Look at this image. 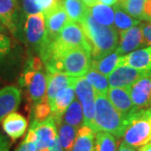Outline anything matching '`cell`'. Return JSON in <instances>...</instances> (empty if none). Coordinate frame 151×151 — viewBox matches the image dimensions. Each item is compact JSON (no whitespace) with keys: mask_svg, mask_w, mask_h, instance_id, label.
I'll return each instance as SVG.
<instances>
[{"mask_svg":"<svg viewBox=\"0 0 151 151\" xmlns=\"http://www.w3.org/2000/svg\"><path fill=\"white\" fill-rule=\"evenodd\" d=\"M94 60L113 52L119 45V35L115 27L105 26L97 22L89 13L81 23Z\"/></svg>","mask_w":151,"mask_h":151,"instance_id":"6da1fadb","label":"cell"},{"mask_svg":"<svg viewBox=\"0 0 151 151\" xmlns=\"http://www.w3.org/2000/svg\"><path fill=\"white\" fill-rule=\"evenodd\" d=\"M95 118L92 131H106L117 138L124 137L128 119L113 106L106 95L96 92Z\"/></svg>","mask_w":151,"mask_h":151,"instance_id":"7a4b0ae2","label":"cell"},{"mask_svg":"<svg viewBox=\"0 0 151 151\" xmlns=\"http://www.w3.org/2000/svg\"><path fill=\"white\" fill-rule=\"evenodd\" d=\"M45 72L46 70H45V65L41 59L31 57L27 61L19 78V84L25 89V94L31 108L45 99L47 91Z\"/></svg>","mask_w":151,"mask_h":151,"instance_id":"3957f363","label":"cell"},{"mask_svg":"<svg viewBox=\"0 0 151 151\" xmlns=\"http://www.w3.org/2000/svg\"><path fill=\"white\" fill-rule=\"evenodd\" d=\"M91 50L86 48H76L65 52L56 59L44 64L46 72H63L71 76L79 77L86 74L92 67Z\"/></svg>","mask_w":151,"mask_h":151,"instance_id":"277c9868","label":"cell"},{"mask_svg":"<svg viewBox=\"0 0 151 151\" xmlns=\"http://www.w3.org/2000/svg\"><path fill=\"white\" fill-rule=\"evenodd\" d=\"M128 124L124 134V142L135 149L151 141L150 108L138 107L127 115Z\"/></svg>","mask_w":151,"mask_h":151,"instance_id":"5b68a950","label":"cell"},{"mask_svg":"<svg viewBox=\"0 0 151 151\" xmlns=\"http://www.w3.org/2000/svg\"><path fill=\"white\" fill-rule=\"evenodd\" d=\"M23 31L26 43L38 54H40L46 44V29L43 13L25 15Z\"/></svg>","mask_w":151,"mask_h":151,"instance_id":"8992f818","label":"cell"},{"mask_svg":"<svg viewBox=\"0 0 151 151\" xmlns=\"http://www.w3.org/2000/svg\"><path fill=\"white\" fill-rule=\"evenodd\" d=\"M75 92L83 109V125H86L92 129L95 118L96 92L83 76L77 77L75 85Z\"/></svg>","mask_w":151,"mask_h":151,"instance_id":"52a82bcc","label":"cell"},{"mask_svg":"<svg viewBox=\"0 0 151 151\" xmlns=\"http://www.w3.org/2000/svg\"><path fill=\"white\" fill-rule=\"evenodd\" d=\"M151 70H141L129 65H119L108 75L110 87H129L137 81L150 76Z\"/></svg>","mask_w":151,"mask_h":151,"instance_id":"ba28073f","label":"cell"},{"mask_svg":"<svg viewBox=\"0 0 151 151\" xmlns=\"http://www.w3.org/2000/svg\"><path fill=\"white\" fill-rule=\"evenodd\" d=\"M147 46L143 35L140 24L126 30L120 31V40L118 47L115 50L120 55L129 54L132 51Z\"/></svg>","mask_w":151,"mask_h":151,"instance_id":"9c48e42d","label":"cell"},{"mask_svg":"<svg viewBox=\"0 0 151 151\" xmlns=\"http://www.w3.org/2000/svg\"><path fill=\"white\" fill-rule=\"evenodd\" d=\"M44 16L46 29V45L59 35L70 19L61 4H59L53 9L45 14Z\"/></svg>","mask_w":151,"mask_h":151,"instance_id":"30bf717a","label":"cell"},{"mask_svg":"<svg viewBox=\"0 0 151 151\" xmlns=\"http://www.w3.org/2000/svg\"><path fill=\"white\" fill-rule=\"evenodd\" d=\"M0 21L14 36L20 29L18 0H0Z\"/></svg>","mask_w":151,"mask_h":151,"instance_id":"8fae6325","label":"cell"},{"mask_svg":"<svg viewBox=\"0 0 151 151\" xmlns=\"http://www.w3.org/2000/svg\"><path fill=\"white\" fill-rule=\"evenodd\" d=\"M134 105L139 108H151V76L141 78L129 86Z\"/></svg>","mask_w":151,"mask_h":151,"instance_id":"7c38bea8","label":"cell"},{"mask_svg":"<svg viewBox=\"0 0 151 151\" xmlns=\"http://www.w3.org/2000/svg\"><path fill=\"white\" fill-rule=\"evenodd\" d=\"M75 85L76 83L61 90L55 96L54 100L50 103L51 108V116L55 119L56 125H59L61 123L65 111L76 98Z\"/></svg>","mask_w":151,"mask_h":151,"instance_id":"4fadbf2b","label":"cell"},{"mask_svg":"<svg viewBox=\"0 0 151 151\" xmlns=\"http://www.w3.org/2000/svg\"><path fill=\"white\" fill-rule=\"evenodd\" d=\"M21 102V92L16 86L0 89V122L9 113L16 111Z\"/></svg>","mask_w":151,"mask_h":151,"instance_id":"5bb4252c","label":"cell"},{"mask_svg":"<svg viewBox=\"0 0 151 151\" xmlns=\"http://www.w3.org/2000/svg\"><path fill=\"white\" fill-rule=\"evenodd\" d=\"M47 78V99L50 103L61 90L75 84L77 77L63 72H46Z\"/></svg>","mask_w":151,"mask_h":151,"instance_id":"9a60e30c","label":"cell"},{"mask_svg":"<svg viewBox=\"0 0 151 151\" xmlns=\"http://www.w3.org/2000/svg\"><path fill=\"white\" fill-rule=\"evenodd\" d=\"M119 65H129L137 69L151 70V46L121 55Z\"/></svg>","mask_w":151,"mask_h":151,"instance_id":"2e32d148","label":"cell"},{"mask_svg":"<svg viewBox=\"0 0 151 151\" xmlns=\"http://www.w3.org/2000/svg\"><path fill=\"white\" fill-rule=\"evenodd\" d=\"M107 95L116 109L125 116L136 108L131 100L129 87H110Z\"/></svg>","mask_w":151,"mask_h":151,"instance_id":"e0dca14e","label":"cell"},{"mask_svg":"<svg viewBox=\"0 0 151 151\" xmlns=\"http://www.w3.org/2000/svg\"><path fill=\"white\" fill-rule=\"evenodd\" d=\"M27 120L19 113L13 112L3 119V129L13 140L24 134L27 129Z\"/></svg>","mask_w":151,"mask_h":151,"instance_id":"ac0fdd59","label":"cell"},{"mask_svg":"<svg viewBox=\"0 0 151 151\" xmlns=\"http://www.w3.org/2000/svg\"><path fill=\"white\" fill-rule=\"evenodd\" d=\"M60 4L72 22L81 23L90 13V9L82 0H60Z\"/></svg>","mask_w":151,"mask_h":151,"instance_id":"d6986e66","label":"cell"},{"mask_svg":"<svg viewBox=\"0 0 151 151\" xmlns=\"http://www.w3.org/2000/svg\"><path fill=\"white\" fill-rule=\"evenodd\" d=\"M94 132L86 125H82L78 129L75 144L71 151H95Z\"/></svg>","mask_w":151,"mask_h":151,"instance_id":"ffe728a7","label":"cell"},{"mask_svg":"<svg viewBox=\"0 0 151 151\" xmlns=\"http://www.w3.org/2000/svg\"><path fill=\"white\" fill-rule=\"evenodd\" d=\"M90 14L92 18L98 22L99 24L105 26L114 27V9H112L110 6L97 4L92 6L90 9Z\"/></svg>","mask_w":151,"mask_h":151,"instance_id":"44dd1931","label":"cell"},{"mask_svg":"<svg viewBox=\"0 0 151 151\" xmlns=\"http://www.w3.org/2000/svg\"><path fill=\"white\" fill-rule=\"evenodd\" d=\"M62 121L65 124L71 125L73 127L79 129L83 125L84 122V113L82 106L77 99H74L73 102L70 103L69 108H67L66 112L63 115Z\"/></svg>","mask_w":151,"mask_h":151,"instance_id":"7402d4cb","label":"cell"},{"mask_svg":"<svg viewBox=\"0 0 151 151\" xmlns=\"http://www.w3.org/2000/svg\"><path fill=\"white\" fill-rule=\"evenodd\" d=\"M120 55L116 51L112 52L103 58L92 60V67L104 76H108L116 67L119 66Z\"/></svg>","mask_w":151,"mask_h":151,"instance_id":"603a6c76","label":"cell"},{"mask_svg":"<svg viewBox=\"0 0 151 151\" xmlns=\"http://www.w3.org/2000/svg\"><path fill=\"white\" fill-rule=\"evenodd\" d=\"M59 126V139L63 151H71L75 144L78 129L61 121Z\"/></svg>","mask_w":151,"mask_h":151,"instance_id":"cb8c5ba5","label":"cell"},{"mask_svg":"<svg viewBox=\"0 0 151 151\" xmlns=\"http://www.w3.org/2000/svg\"><path fill=\"white\" fill-rule=\"evenodd\" d=\"M113 9L115 13L114 27L119 29V31L129 29L130 28L139 25L140 24V21L139 19H136L132 16H130L119 4L113 6Z\"/></svg>","mask_w":151,"mask_h":151,"instance_id":"d4e9b609","label":"cell"},{"mask_svg":"<svg viewBox=\"0 0 151 151\" xmlns=\"http://www.w3.org/2000/svg\"><path fill=\"white\" fill-rule=\"evenodd\" d=\"M85 77L86 81L94 88L95 92L107 96V93L109 89V82L106 76L103 75L99 71L91 67L85 74Z\"/></svg>","mask_w":151,"mask_h":151,"instance_id":"484cf974","label":"cell"},{"mask_svg":"<svg viewBox=\"0 0 151 151\" xmlns=\"http://www.w3.org/2000/svg\"><path fill=\"white\" fill-rule=\"evenodd\" d=\"M117 139L115 136L106 131L96 133L95 151H116Z\"/></svg>","mask_w":151,"mask_h":151,"instance_id":"4316f807","label":"cell"},{"mask_svg":"<svg viewBox=\"0 0 151 151\" xmlns=\"http://www.w3.org/2000/svg\"><path fill=\"white\" fill-rule=\"evenodd\" d=\"M146 0H119L118 4L127 14L136 19H143V12Z\"/></svg>","mask_w":151,"mask_h":151,"instance_id":"83f0119b","label":"cell"},{"mask_svg":"<svg viewBox=\"0 0 151 151\" xmlns=\"http://www.w3.org/2000/svg\"><path fill=\"white\" fill-rule=\"evenodd\" d=\"M51 115V108L49 103L48 100L44 99L40 103L35 104L32 108L31 111V118H30V123L32 122H37L41 123L47 119Z\"/></svg>","mask_w":151,"mask_h":151,"instance_id":"f1b7e54d","label":"cell"},{"mask_svg":"<svg viewBox=\"0 0 151 151\" xmlns=\"http://www.w3.org/2000/svg\"><path fill=\"white\" fill-rule=\"evenodd\" d=\"M22 6L24 15L42 13L38 6L36 0H22Z\"/></svg>","mask_w":151,"mask_h":151,"instance_id":"f546056e","label":"cell"},{"mask_svg":"<svg viewBox=\"0 0 151 151\" xmlns=\"http://www.w3.org/2000/svg\"><path fill=\"white\" fill-rule=\"evenodd\" d=\"M36 3L43 14H45L60 4V0H36Z\"/></svg>","mask_w":151,"mask_h":151,"instance_id":"4dcf8cb0","label":"cell"},{"mask_svg":"<svg viewBox=\"0 0 151 151\" xmlns=\"http://www.w3.org/2000/svg\"><path fill=\"white\" fill-rule=\"evenodd\" d=\"M11 42L9 38L0 32V60L10 50Z\"/></svg>","mask_w":151,"mask_h":151,"instance_id":"1f68e13d","label":"cell"},{"mask_svg":"<svg viewBox=\"0 0 151 151\" xmlns=\"http://www.w3.org/2000/svg\"><path fill=\"white\" fill-rule=\"evenodd\" d=\"M147 45H151V24H140Z\"/></svg>","mask_w":151,"mask_h":151,"instance_id":"d6a6232c","label":"cell"},{"mask_svg":"<svg viewBox=\"0 0 151 151\" xmlns=\"http://www.w3.org/2000/svg\"><path fill=\"white\" fill-rule=\"evenodd\" d=\"M143 19L151 23V0L145 1L143 12Z\"/></svg>","mask_w":151,"mask_h":151,"instance_id":"836d02e7","label":"cell"},{"mask_svg":"<svg viewBox=\"0 0 151 151\" xmlns=\"http://www.w3.org/2000/svg\"><path fill=\"white\" fill-rule=\"evenodd\" d=\"M0 151H9V143L4 135L0 134Z\"/></svg>","mask_w":151,"mask_h":151,"instance_id":"e575fe53","label":"cell"},{"mask_svg":"<svg viewBox=\"0 0 151 151\" xmlns=\"http://www.w3.org/2000/svg\"><path fill=\"white\" fill-rule=\"evenodd\" d=\"M50 151H63V149H62L60 142L59 136H57L54 144L50 147Z\"/></svg>","mask_w":151,"mask_h":151,"instance_id":"d590c367","label":"cell"},{"mask_svg":"<svg viewBox=\"0 0 151 151\" xmlns=\"http://www.w3.org/2000/svg\"><path fill=\"white\" fill-rule=\"evenodd\" d=\"M117 151H136V149L132 147V146L127 145L126 143H124V141L121 143V145L119 146V150Z\"/></svg>","mask_w":151,"mask_h":151,"instance_id":"8d00e7d4","label":"cell"},{"mask_svg":"<svg viewBox=\"0 0 151 151\" xmlns=\"http://www.w3.org/2000/svg\"><path fill=\"white\" fill-rule=\"evenodd\" d=\"M119 0H98V3L108 6H114L118 4Z\"/></svg>","mask_w":151,"mask_h":151,"instance_id":"74e56055","label":"cell"},{"mask_svg":"<svg viewBox=\"0 0 151 151\" xmlns=\"http://www.w3.org/2000/svg\"><path fill=\"white\" fill-rule=\"evenodd\" d=\"M15 151H29V148H28L27 144H26V142H25L24 139L23 142H22L21 144L19 145V146L17 148L16 150Z\"/></svg>","mask_w":151,"mask_h":151,"instance_id":"f35d334b","label":"cell"},{"mask_svg":"<svg viewBox=\"0 0 151 151\" xmlns=\"http://www.w3.org/2000/svg\"><path fill=\"white\" fill-rule=\"evenodd\" d=\"M82 1L86 6H88L90 8L98 4V0H82Z\"/></svg>","mask_w":151,"mask_h":151,"instance_id":"ab89813d","label":"cell"},{"mask_svg":"<svg viewBox=\"0 0 151 151\" xmlns=\"http://www.w3.org/2000/svg\"><path fill=\"white\" fill-rule=\"evenodd\" d=\"M138 151H151V141L149 142L148 144L139 147Z\"/></svg>","mask_w":151,"mask_h":151,"instance_id":"60d3db41","label":"cell"},{"mask_svg":"<svg viewBox=\"0 0 151 151\" xmlns=\"http://www.w3.org/2000/svg\"><path fill=\"white\" fill-rule=\"evenodd\" d=\"M6 28L4 26V24L1 23V21H0V32H4L5 31Z\"/></svg>","mask_w":151,"mask_h":151,"instance_id":"b9f144b4","label":"cell"},{"mask_svg":"<svg viewBox=\"0 0 151 151\" xmlns=\"http://www.w3.org/2000/svg\"><path fill=\"white\" fill-rule=\"evenodd\" d=\"M150 111H151V108H150Z\"/></svg>","mask_w":151,"mask_h":151,"instance_id":"7bdbcfd3","label":"cell"}]
</instances>
